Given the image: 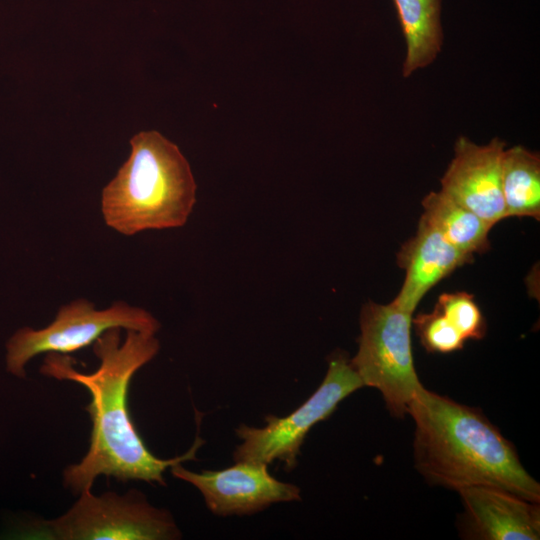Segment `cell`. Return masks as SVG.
<instances>
[{"instance_id":"7c38bea8","label":"cell","mask_w":540,"mask_h":540,"mask_svg":"<svg viewBox=\"0 0 540 540\" xmlns=\"http://www.w3.org/2000/svg\"><path fill=\"white\" fill-rule=\"evenodd\" d=\"M406 44L402 76L429 66L441 52V0H393Z\"/></svg>"},{"instance_id":"5b68a950","label":"cell","mask_w":540,"mask_h":540,"mask_svg":"<svg viewBox=\"0 0 540 540\" xmlns=\"http://www.w3.org/2000/svg\"><path fill=\"white\" fill-rule=\"evenodd\" d=\"M362 386L350 362L342 354L335 355L320 386L291 414L268 415L262 428L244 424L238 427L236 434L243 442L236 447L234 460L266 465L280 460L287 470H292L310 429L327 419L342 400Z\"/></svg>"},{"instance_id":"8992f818","label":"cell","mask_w":540,"mask_h":540,"mask_svg":"<svg viewBox=\"0 0 540 540\" xmlns=\"http://www.w3.org/2000/svg\"><path fill=\"white\" fill-rule=\"evenodd\" d=\"M112 328L155 334L160 323L148 311L123 301L97 310L92 302L77 299L63 305L47 327L38 330L23 327L9 339L7 370L17 377H25L24 367L36 355L75 352L93 344Z\"/></svg>"},{"instance_id":"ba28073f","label":"cell","mask_w":540,"mask_h":540,"mask_svg":"<svg viewBox=\"0 0 540 540\" xmlns=\"http://www.w3.org/2000/svg\"><path fill=\"white\" fill-rule=\"evenodd\" d=\"M170 468L173 476L202 493L213 513L222 516L252 514L274 503L301 499L297 486L277 480L262 463L239 461L226 469L200 473L180 463Z\"/></svg>"},{"instance_id":"30bf717a","label":"cell","mask_w":540,"mask_h":540,"mask_svg":"<svg viewBox=\"0 0 540 540\" xmlns=\"http://www.w3.org/2000/svg\"><path fill=\"white\" fill-rule=\"evenodd\" d=\"M464 511L460 530L465 539L537 540L540 538L539 503L507 490L476 485L460 489Z\"/></svg>"},{"instance_id":"9c48e42d","label":"cell","mask_w":540,"mask_h":540,"mask_svg":"<svg viewBox=\"0 0 540 540\" xmlns=\"http://www.w3.org/2000/svg\"><path fill=\"white\" fill-rule=\"evenodd\" d=\"M506 142L494 137L478 145L466 136L454 144V156L443 174L441 192L490 225L506 218L501 163Z\"/></svg>"},{"instance_id":"52a82bcc","label":"cell","mask_w":540,"mask_h":540,"mask_svg":"<svg viewBox=\"0 0 540 540\" xmlns=\"http://www.w3.org/2000/svg\"><path fill=\"white\" fill-rule=\"evenodd\" d=\"M38 534L60 540H168L180 537L171 515L151 506L143 495L91 491L80 493L77 502L61 517L43 521Z\"/></svg>"},{"instance_id":"4fadbf2b","label":"cell","mask_w":540,"mask_h":540,"mask_svg":"<svg viewBox=\"0 0 540 540\" xmlns=\"http://www.w3.org/2000/svg\"><path fill=\"white\" fill-rule=\"evenodd\" d=\"M422 205L423 216L456 249L471 256L488 250V235L493 226L474 212L441 191L430 192Z\"/></svg>"},{"instance_id":"5bb4252c","label":"cell","mask_w":540,"mask_h":540,"mask_svg":"<svg viewBox=\"0 0 540 540\" xmlns=\"http://www.w3.org/2000/svg\"><path fill=\"white\" fill-rule=\"evenodd\" d=\"M501 189L506 217L540 219V156L522 145L505 148Z\"/></svg>"},{"instance_id":"277c9868","label":"cell","mask_w":540,"mask_h":540,"mask_svg":"<svg viewBox=\"0 0 540 540\" xmlns=\"http://www.w3.org/2000/svg\"><path fill=\"white\" fill-rule=\"evenodd\" d=\"M412 314L393 302L365 303L360 312V336L350 365L363 386L382 394L390 414L403 418L418 389L412 356Z\"/></svg>"},{"instance_id":"3957f363","label":"cell","mask_w":540,"mask_h":540,"mask_svg":"<svg viewBox=\"0 0 540 540\" xmlns=\"http://www.w3.org/2000/svg\"><path fill=\"white\" fill-rule=\"evenodd\" d=\"M117 175L104 187L107 226L131 236L183 226L196 202V183L177 145L157 131L140 132Z\"/></svg>"},{"instance_id":"7a4b0ae2","label":"cell","mask_w":540,"mask_h":540,"mask_svg":"<svg viewBox=\"0 0 540 540\" xmlns=\"http://www.w3.org/2000/svg\"><path fill=\"white\" fill-rule=\"evenodd\" d=\"M415 424V468L431 485L456 490L486 485L540 502V485L523 467L514 445L481 410L427 390L408 412Z\"/></svg>"},{"instance_id":"2e32d148","label":"cell","mask_w":540,"mask_h":540,"mask_svg":"<svg viewBox=\"0 0 540 540\" xmlns=\"http://www.w3.org/2000/svg\"><path fill=\"white\" fill-rule=\"evenodd\" d=\"M412 323L422 346L430 353H451L462 349L466 342L436 308L417 315Z\"/></svg>"},{"instance_id":"9a60e30c","label":"cell","mask_w":540,"mask_h":540,"mask_svg":"<svg viewBox=\"0 0 540 540\" xmlns=\"http://www.w3.org/2000/svg\"><path fill=\"white\" fill-rule=\"evenodd\" d=\"M435 308L465 341L484 337L486 322L473 295L466 292L443 293L438 297Z\"/></svg>"},{"instance_id":"8fae6325","label":"cell","mask_w":540,"mask_h":540,"mask_svg":"<svg viewBox=\"0 0 540 540\" xmlns=\"http://www.w3.org/2000/svg\"><path fill=\"white\" fill-rule=\"evenodd\" d=\"M397 257L406 274L392 302L410 313L439 281L473 260L447 242L423 215L416 235L401 247Z\"/></svg>"},{"instance_id":"6da1fadb","label":"cell","mask_w":540,"mask_h":540,"mask_svg":"<svg viewBox=\"0 0 540 540\" xmlns=\"http://www.w3.org/2000/svg\"><path fill=\"white\" fill-rule=\"evenodd\" d=\"M120 329H109L93 343L100 361L93 373L75 370L72 359L59 353H47L41 366L44 375L77 382L91 395L86 406L92 421L89 450L78 464L64 471V483L74 493L91 491L99 475L124 482L142 480L165 485L163 472L195 459L202 444L197 438L187 453L168 460L147 449L130 418L127 394L133 375L155 357L160 344L155 334L135 330H127L121 342Z\"/></svg>"}]
</instances>
